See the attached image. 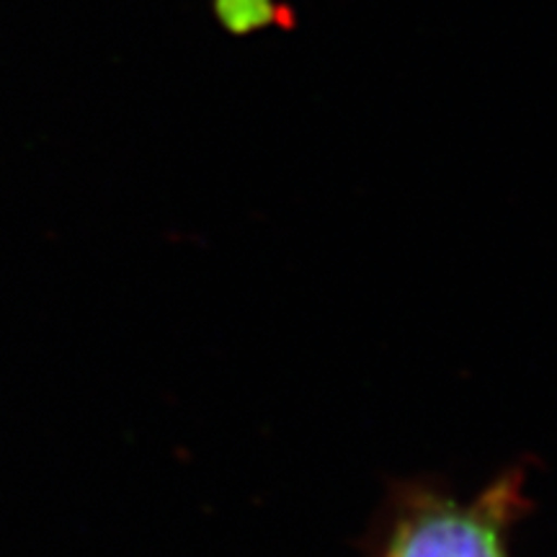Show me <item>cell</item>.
<instances>
[{
    "instance_id": "1",
    "label": "cell",
    "mask_w": 557,
    "mask_h": 557,
    "mask_svg": "<svg viewBox=\"0 0 557 557\" xmlns=\"http://www.w3.org/2000/svg\"><path fill=\"white\" fill-rule=\"evenodd\" d=\"M517 500V483L508 478L472 504L418 506L395 529L385 557H506L504 534Z\"/></svg>"
}]
</instances>
